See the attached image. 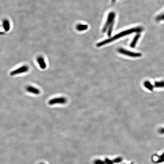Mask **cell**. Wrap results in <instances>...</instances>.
Masks as SVG:
<instances>
[{"label": "cell", "instance_id": "cell-1", "mask_svg": "<svg viewBox=\"0 0 164 164\" xmlns=\"http://www.w3.org/2000/svg\"><path fill=\"white\" fill-rule=\"evenodd\" d=\"M143 28L142 27H136L135 28H133L132 29H130L128 30H125V31L121 32L115 35L113 37L108 38V39L105 40L103 41L100 42L98 43L97 44V47H100V46H103V45H106V44H108L109 43L111 42L114 41L116 40L119 39L124 37V36H127L133 33L134 32H140L142 31L143 30Z\"/></svg>", "mask_w": 164, "mask_h": 164}, {"label": "cell", "instance_id": "cell-2", "mask_svg": "<svg viewBox=\"0 0 164 164\" xmlns=\"http://www.w3.org/2000/svg\"><path fill=\"white\" fill-rule=\"evenodd\" d=\"M115 16H116V14L115 12H111L109 13L106 23H105V25L102 30L103 33L105 32L110 26L114 25Z\"/></svg>", "mask_w": 164, "mask_h": 164}, {"label": "cell", "instance_id": "cell-3", "mask_svg": "<svg viewBox=\"0 0 164 164\" xmlns=\"http://www.w3.org/2000/svg\"><path fill=\"white\" fill-rule=\"evenodd\" d=\"M29 69V67L26 65H24L10 72V75L12 76L18 75V74H22L28 72Z\"/></svg>", "mask_w": 164, "mask_h": 164}, {"label": "cell", "instance_id": "cell-4", "mask_svg": "<svg viewBox=\"0 0 164 164\" xmlns=\"http://www.w3.org/2000/svg\"><path fill=\"white\" fill-rule=\"evenodd\" d=\"M67 102V99L65 97H59L53 98L50 99L48 101V104L49 105H53L56 104L64 105Z\"/></svg>", "mask_w": 164, "mask_h": 164}, {"label": "cell", "instance_id": "cell-5", "mask_svg": "<svg viewBox=\"0 0 164 164\" xmlns=\"http://www.w3.org/2000/svg\"><path fill=\"white\" fill-rule=\"evenodd\" d=\"M119 53L124 54L125 56L133 57H140L142 56V54L140 53H134L122 48H120L118 49Z\"/></svg>", "mask_w": 164, "mask_h": 164}, {"label": "cell", "instance_id": "cell-6", "mask_svg": "<svg viewBox=\"0 0 164 164\" xmlns=\"http://www.w3.org/2000/svg\"><path fill=\"white\" fill-rule=\"evenodd\" d=\"M37 62L38 65L42 70H45L47 67V64L45 59L42 56H39L37 58Z\"/></svg>", "mask_w": 164, "mask_h": 164}, {"label": "cell", "instance_id": "cell-7", "mask_svg": "<svg viewBox=\"0 0 164 164\" xmlns=\"http://www.w3.org/2000/svg\"><path fill=\"white\" fill-rule=\"evenodd\" d=\"M26 90L30 93L36 95H38L40 94V90L36 87L29 86L26 88Z\"/></svg>", "mask_w": 164, "mask_h": 164}, {"label": "cell", "instance_id": "cell-8", "mask_svg": "<svg viewBox=\"0 0 164 164\" xmlns=\"http://www.w3.org/2000/svg\"><path fill=\"white\" fill-rule=\"evenodd\" d=\"M3 26L4 30L6 32L9 31L11 29V24L8 20H4L3 21Z\"/></svg>", "mask_w": 164, "mask_h": 164}, {"label": "cell", "instance_id": "cell-9", "mask_svg": "<svg viewBox=\"0 0 164 164\" xmlns=\"http://www.w3.org/2000/svg\"><path fill=\"white\" fill-rule=\"evenodd\" d=\"M140 37V34H137L136 35L135 37H134V38H133V40H132L130 45L131 47L134 48V47H135Z\"/></svg>", "mask_w": 164, "mask_h": 164}, {"label": "cell", "instance_id": "cell-10", "mask_svg": "<svg viewBox=\"0 0 164 164\" xmlns=\"http://www.w3.org/2000/svg\"><path fill=\"white\" fill-rule=\"evenodd\" d=\"M88 26L86 24H78L76 26V29L79 31H84L88 29Z\"/></svg>", "mask_w": 164, "mask_h": 164}, {"label": "cell", "instance_id": "cell-11", "mask_svg": "<svg viewBox=\"0 0 164 164\" xmlns=\"http://www.w3.org/2000/svg\"><path fill=\"white\" fill-rule=\"evenodd\" d=\"M144 87L150 91H152L153 90L154 86L149 81H145L144 83Z\"/></svg>", "mask_w": 164, "mask_h": 164}, {"label": "cell", "instance_id": "cell-12", "mask_svg": "<svg viewBox=\"0 0 164 164\" xmlns=\"http://www.w3.org/2000/svg\"><path fill=\"white\" fill-rule=\"evenodd\" d=\"M154 87L155 88H164V81H156L154 83Z\"/></svg>", "mask_w": 164, "mask_h": 164}, {"label": "cell", "instance_id": "cell-13", "mask_svg": "<svg viewBox=\"0 0 164 164\" xmlns=\"http://www.w3.org/2000/svg\"><path fill=\"white\" fill-rule=\"evenodd\" d=\"M163 162H164V153L159 156L158 159L155 161V163H161Z\"/></svg>", "mask_w": 164, "mask_h": 164}, {"label": "cell", "instance_id": "cell-14", "mask_svg": "<svg viewBox=\"0 0 164 164\" xmlns=\"http://www.w3.org/2000/svg\"><path fill=\"white\" fill-rule=\"evenodd\" d=\"M158 132L160 134H164V127L161 128L158 130Z\"/></svg>", "mask_w": 164, "mask_h": 164}, {"label": "cell", "instance_id": "cell-15", "mask_svg": "<svg viewBox=\"0 0 164 164\" xmlns=\"http://www.w3.org/2000/svg\"><path fill=\"white\" fill-rule=\"evenodd\" d=\"M115 1H116V0H112V3H115Z\"/></svg>", "mask_w": 164, "mask_h": 164}, {"label": "cell", "instance_id": "cell-16", "mask_svg": "<svg viewBox=\"0 0 164 164\" xmlns=\"http://www.w3.org/2000/svg\"><path fill=\"white\" fill-rule=\"evenodd\" d=\"M39 164H45L44 163L41 162V163H40Z\"/></svg>", "mask_w": 164, "mask_h": 164}]
</instances>
